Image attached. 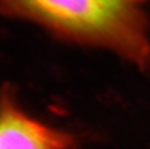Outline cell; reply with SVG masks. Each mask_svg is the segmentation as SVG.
<instances>
[{
  "instance_id": "obj_1",
  "label": "cell",
  "mask_w": 150,
  "mask_h": 149,
  "mask_svg": "<svg viewBox=\"0 0 150 149\" xmlns=\"http://www.w3.org/2000/svg\"><path fill=\"white\" fill-rule=\"evenodd\" d=\"M0 12L36 23L58 37L150 66V29L137 0H0Z\"/></svg>"
},
{
  "instance_id": "obj_2",
  "label": "cell",
  "mask_w": 150,
  "mask_h": 149,
  "mask_svg": "<svg viewBox=\"0 0 150 149\" xmlns=\"http://www.w3.org/2000/svg\"><path fill=\"white\" fill-rule=\"evenodd\" d=\"M76 144L72 133L28 114L8 88L0 91V149H75Z\"/></svg>"
}]
</instances>
